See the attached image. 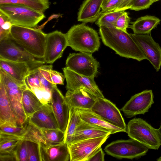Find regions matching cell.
<instances>
[{"label": "cell", "mask_w": 161, "mask_h": 161, "mask_svg": "<svg viewBox=\"0 0 161 161\" xmlns=\"http://www.w3.org/2000/svg\"><path fill=\"white\" fill-rule=\"evenodd\" d=\"M99 33L103 44L120 56L139 62L147 59L142 51L128 32L101 26Z\"/></svg>", "instance_id": "1"}, {"label": "cell", "mask_w": 161, "mask_h": 161, "mask_svg": "<svg viewBox=\"0 0 161 161\" xmlns=\"http://www.w3.org/2000/svg\"><path fill=\"white\" fill-rule=\"evenodd\" d=\"M47 34L35 28L13 25L10 31L12 39L29 53L39 59L43 58Z\"/></svg>", "instance_id": "2"}, {"label": "cell", "mask_w": 161, "mask_h": 161, "mask_svg": "<svg viewBox=\"0 0 161 161\" xmlns=\"http://www.w3.org/2000/svg\"><path fill=\"white\" fill-rule=\"evenodd\" d=\"M68 46L76 51L92 53L100 45L97 31L84 23L74 25L66 33Z\"/></svg>", "instance_id": "3"}, {"label": "cell", "mask_w": 161, "mask_h": 161, "mask_svg": "<svg viewBox=\"0 0 161 161\" xmlns=\"http://www.w3.org/2000/svg\"><path fill=\"white\" fill-rule=\"evenodd\" d=\"M0 12L6 16L13 25L35 28L46 16L26 6L16 4L0 5Z\"/></svg>", "instance_id": "4"}, {"label": "cell", "mask_w": 161, "mask_h": 161, "mask_svg": "<svg viewBox=\"0 0 161 161\" xmlns=\"http://www.w3.org/2000/svg\"><path fill=\"white\" fill-rule=\"evenodd\" d=\"M0 81L6 90L15 115L20 124H24L28 117L23 108L22 99L23 93L27 86L25 82L14 79L1 69Z\"/></svg>", "instance_id": "5"}, {"label": "cell", "mask_w": 161, "mask_h": 161, "mask_svg": "<svg viewBox=\"0 0 161 161\" xmlns=\"http://www.w3.org/2000/svg\"><path fill=\"white\" fill-rule=\"evenodd\" d=\"M128 136L148 149L157 150L161 145L156 129L141 118H134L127 125Z\"/></svg>", "instance_id": "6"}, {"label": "cell", "mask_w": 161, "mask_h": 161, "mask_svg": "<svg viewBox=\"0 0 161 161\" xmlns=\"http://www.w3.org/2000/svg\"><path fill=\"white\" fill-rule=\"evenodd\" d=\"M0 58L17 62H25L33 69L44 64L43 59H38L25 51L11 37L0 41Z\"/></svg>", "instance_id": "7"}, {"label": "cell", "mask_w": 161, "mask_h": 161, "mask_svg": "<svg viewBox=\"0 0 161 161\" xmlns=\"http://www.w3.org/2000/svg\"><path fill=\"white\" fill-rule=\"evenodd\" d=\"M104 150L108 154L113 157L132 159L146 155L148 148L137 141L130 138L113 141L107 145Z\"/></svg>", "instance_id": "8"}, {"label": "cell", "mask_w": 161, "mask_h": 161, "mask_svg": "<svg viewBox=\"0 0 161 161\" xmlns=\"http://www.w3.org/2000/svg\"><path fill=\"white\" fill-rule=\"evenodd\" d=\"M99 63L92 53L80 52L70 53L66 61V67L79 74L94 79L97 74Z\"/></svg>", "instance_id": "9"}, {"label": "cell", "mask_w": 161, "mask_h": 161, "mask_svg": "<svg viewBox=\"0 0 161 161\" xmlns=\"http://www.w3.org/2000/svg\"><path fill=\"white\" fill-rule=\"evenodd\" d=\"M109 136L87 139L67 144L70 161H87Z\"/></svg>", "instance_id": "10"}, {"label": "cell", "mask_w": 161, "mask_h": 161, "mask_svg": "<svg viewBox=\"0 0 161 161\" xmlns=\"http://www.w3.org/2000/svg\"><path fill=\"white\" fill-rule=\"evenodd\" d=\"M111 124L127 132V125L120 111L115 105L104 98H97L90 109Z\"/></svg>", "instance_id": "11"}, {"label": "cell", "mask_w": 161, "mask_h": 161, "mask_svg": "<svg viewBox=\"0 0 161 161\" xmlns=\"http://www.w3.org/2000/svg\"><path fill=\"white\" fill-rule=\"evenodd\" d=\"M66 81L67 90L82 89L97 98H104L94 79L78 74L65 67L62 69Z\"/></svg>", "instance_id": "12"}, {"label": "cell", "mask_w": 161, "mask_h": 161, "mask_svg": "<svg viewBox=\"0 0 161 161\" xmlns=\"http://www.w3.org/2000/svg\"><path fill=\"white\" fill-rule=\"evenodd\" d=\"M153 103L152 90H146L132 96L120 110L126 117L131 118L148 112Z\"/></svg>", "instance_id": "13"}, {"label": "cell", "mask_w": 161, "mask_h": 161, "mask_svg": "<svg viewBox=\"0 0 161 161\" xmlns=\"http://www.w3.org/2000/svg\"><path fill=\"white\" fill-rule=\"evenodd\" d=\"M67 46L66 33L56 30L47 34L43 60L46 63H53L62 57L64 51Z\"/></svg>", "instance_id": "14"}, {"label": "cell", "mask_w": 161, "mask_h": 161, "mask_svg": "<svg viewBox=\"0 0 161 161\" xmlns=\"http://www.w3.org/2000/svg\"><path fill=\"white\" fill-rule=\"evenodd\" d=\"M130 34L141 48L148 60L157 72L161 66V48L150 34Z\"/></svg>", "instance_id": "15"}, {"label": "cell", "mask_w": 161, "mask_h": 161, "mask_svg": "<svg viewBox=\"0 0 161 161\" xmlns=\"http://www.w3.org/2000/svg\"><path fill=\"white\" fill-rule=\"evenodd\" d=\"M51 93V106L59 129L65 133L69 119V107L56 85L53 84Z\"/></svg>", "instance_id": "16"}, {"label": "cell", "mask_w": 161, "mask_h": 161, "mask_svg": "<svg viewBox=\"0 0 161 161\" xmlns=\"http://www.w3.org/2000/svg\"><path fill=\"white\" fill-rule=\"evenodd\" d=\"M29 122L40 128H59L51 104H44L37 111L28 118Z\"/></svg>", "instance_id": "17"}, {"label": "cell", "mask_w": 161, "mask_h": 161, "mask_svg": "<svg viewBox=\"0 0 161 161\" xmlns=\"http://www.w3.org/2000/svg\"><path fill=\"white\" fill-rule=\"evenodd\" d=\"M69 107L91 109L97 97L82 89L67 90L65 96Z\"/></svg>", "instance_id": "18"}, {"label": "cell", "mask_w": 161, "mask_h": 161, "mask_svg": "<svg viewBox=\"0 0 161 161\" xmlns=\"http://www.w3.org/2000/svg\"><path fill=\"white\" fill-rule=\"evenodd\" d=\"M104 0H85L78 13L77 21L85 24L95 22L101 14Z\"/></svg>", "instance_id": "19"}, {"label": "cell", "mask_w": 161, "mask_h": 161, "mask_svg": "<svg viewBox=\"0 0 161 161\" xmlns=\"http://www.w3.org/2000/svg\"><path fill=\"white\" fill-rule=\"evenodd\" d=\"M22 126L13 110L6 90L0 81V125Z\"/></svg>", "instance_id": "20"}, {"label": "cell", "mask_w": 161, "mask_h": 161, "mask_svg": "<svg viewBox=\"0 0 161 161\" xmlns=\"http://www.w3.org/2000/svg\"><path fill=\"white\" fill-rule=\"evenodd\" d=\"M0 69L14 79L24 82L25 78L34 69L26 63L14 62L2 58H0Z\"/></svg>", "instance_id": "21"}, {"label": "cell", "mask_w": 161, "mask_h": 161, "mask_svg": "<svg viewBox=\"0 0 161 161\" xmlns=\"http://www.w3.org/2000/svg\"><path fill=\"white\" fill-rule=\"evenodd\" d=\"M40 161H69L70 157L68 144L66 142L47 148L39 145Z\"/></svg>", "instance_id": "22"}, {"label": "cell", "mask_w": 161, "mask_h": 161, "mask_svg": "<svg viewBox=\"0 0 161 161\" xmlns=\"http://www.w3.org/2000/svg\"><path fill=\"white\" fill-rule=\"evenodd\" d=\"M110 132L81 119L76 128L71 143L87 139L110 136Z\"/></svg>", "instance_id": "23"}, {"label": "cell", "mask_w": 161, "mask_h": 161, "mask_svg": "<svg viewBox=\"0 0 161 161\" xmlns=\"http://www.w3.org/2000/svg\"><path fill=\"white\" fill-rule=\"evenodd\" d=\"M78 109L82 120L110 132L111 134L120 132H125L123 129L111 124L90 109Z\"/></svg>", "instance_id": "24"}, {"label": "cell", "mask_w": 161, "mask_h": 161, "mask_svg": "<svg viewBox=\"0 0 161 161\" xmlns=\"http://www.w3.org/2000/svg\"><path fill=\"white\" fill-rule=\"evenodd\" d=\"M21 140L15 136L0 133V156L16 161L15 151Z\"/></svg>", "instance_id": "25"}, {"label": "cell", "mask_w": 161, "mask_h": 161, "mask_svg": "<svg viewBox=\"0 0 161 161\" xmlns=\"http://www.w3.org/2000/svg\"><path fill=\"white\" fill-rule=\"evenodd\" d=\"M160 21V19L155 16L146 15L138 18L135 21L130 22L131 25H129V27L135 34H150Z\"/></svg>", "instance_id": "26"}, {"label": "cell", "mask_w": 161, "mask_h": 161, "mask_svg": "<svg viewBox=\"0 0 161 161\" xmlns=\"http://www.w3.org/2000/svg\"><path fill=\"white\" fill-rule=\"evenodd\" d=\"M22 102L24 111L28 118L38 111L43 105L28 88L23 93Z\"/></svg>", "instance_id": "27"}, {"label": "cell", "mask_w": 161, "mask_h": 161, "mask_svg": "<svg viewBox=\"0 0 161 161\" xmlns=\"http://www.w3.org/2000/svg\"><path fill=\"white\" fill-rule=\"evenodd\" d=\"M23 139L37 143L42 147L48 148L46 140L41 129L30 123L28 118L26 120V132Z\"/></svg>", "instance_id": "28"}, {"label": "cell", "mask_w": 161, "mask_h": 161, "mask_svg": "<svg viewBox=\"0 0 161 161\" xmlns=\"http://www.w3.org/2000/svg\"><path fill=\"white\" fill-rule=\"evenodd\" d=\"M81 120L78 108L69 107L68 121L65 132V142L71 143L76 128Z\"/></svg>", "instance_id": "29"}, {"label": "cell", "mask_w": 161, "mask_h": 161, "mask_svg": "<svg viewBox=\"0 0 161 161\" xmlns=\"http://www.w3.org/2000/svg\"><path fill=\"white\" fill-rule=\"evenodd\" d=\"M5 4H20L43 13L50 5L49 0H0V5Z\"/></svg>", "instance_id": "30"}, {"label": "cell", "mask_w": 161, "mask_h": 161, "mask_svg": "<svg viewBox=\"0 0 161 161\" xmlns=\"http://www.w3.org/2000/svg\"><path fill=\"white\" fill-rule=\"evenodd\" d=\"M41 129L48 147L65 142V133L60 129Z\"/></svg>", "instance_id": "31"}, {"label": "cell", "mask_w": 161, "mask_h": 161, "mask_svg": "<svg viewBox=\"0 0 161 161\" xmlns=\"http://www.w3.org/2000/svg\"><path fill=\"white\" fill-rule=\"evenodd\" d=\"M124 11H114L102 13L95 22V24L99 27L104 26L115 28L117 19Z\"/></svg>", "instance_id": "32"}, {"label": "cell", "mask_w": 161, "mask_h": 161, "mask_svg": "<svg viewBox=\"0 0 161 161\" xmlns=\"http://www.w3.org/2000/svg\"><path fill=\"white\" fill-rule=\"evenodd\" d=\"M26 130V121L23 126H15L8 125H0V133L12 135L23 139Z\"/></svg>", "instance_id": "33"}, {"label": "cell", "mask_w": 161, "mask_h": 161, "mask_svg": "<svg viewBox=\"0 0 161 161\" xmlns=\"http://www.w3.org/2000/svg\"><path fill=\"white\" fill-rule=\"evenodd\" d=\"M13 25L8 17L0 12V41L10 36Z\"/></svg>", "instance_id": "34"}, {"label": "cell", "mask_w": 161, "mask_h": 161, "mask_svg": "<svg viewBox=\"0 0 161 161\" xmlns=\"http://www.w3.org/2000/svg\"><path fill=\"white\" fill-rule=\"evenodd\" d=\"M16 161H28V153L27 141L21 140L15 151Z\"/></svg>", "instance_id": "35"}, {"label": "cell", "mask_w": 161, "mask_h": 161, "mask_svg": "<svg viewBox=\"0 0 161 161\" xmlns=\"http://www.w3.org/2000/svg\"><path fill=\"white\" fill-rule=\"evenodd\" d=\"M28 88L33 92L43 104H51L52 98L51 92L43 88L35 87H30Z\"/></svg>", "instance_id": "36"}, {"label": "cell", "mask_w": 161, "mask_h": 161, "mask_svg": "<svg viewBox=\"0 0 161 161\" xmlns=\"http://www.w3.org/2000/svg\"><path fill=\"white\" fill-rule=\"evenodd\" d=\"M38 68L33 69L25 78V82L28 88H42L41 84Z\"/></svg>", "instance_id": "37"}, {"label": "cell", "mask_w": 161, "mask_h": 161, "mask_svg": "<svg viewBox=\"0 0 161 161\" xmlns=\"http://www.w3.org/2000/svg\"><path fill=\"white\" fill-rule=\"evenodd\" d=\"M130 18L128 13L124 11L117 19L115 24V28L127 32V29L129 27Z\"/></svg>", "instance_id": "38"}, {"label": "cell", "mask_w": 161, "mask_h": 161, "mask_svg": "<svg viewBox=\"0 0 161 161\" xmlns=\"http://www.w3.org/2000/svg\"><path fill=\"white\" fill-rule=\"evenodd\" d=\"M28 149V161H40L39 145L37 143L27 141Z\"/></svg>", "instance_id": "39"}, {"label": "cell", "mask_w": 161, "mask_h": 161, "mask_svg": "<svg viewBox=\"0 0 161 161\" xmlns=\"http://www.w3.org/2000/svg\"><path fill=\"white\" fill-rule=\"evenodd\" d=\"M152 4L151 0H132L128 9L138 11L149 8Z\"/></svg>", "instance_id": "40"}, {"label": "cell", "mask_w": 161, "mask_h": 161, "mask_svg": "<svg viewBox=\"0 0 161 161\" xmlns=\"http://www.w3.org/2000/svg\"><path fill=\"white\" fill-rule=\"evenodd\" d=\"M119 0H104L101 6V13L111 11H119Z\"/></svg>", "instance_id": "41"}, {"label": "cell", "mask_w": 161, "mask_h": 161, "mask_svg": "<svg viewBox=\"0 0 161 161\" xmlns=\"http://www.w3.org/2000/svg\"><path fill=\"white\" fill-rule=\"evenodd\" d=\"M50 76L52 83L54 85H64L65 77L64 75L56 70L52 69Z\"/></svg>", "instance_id": "42"}, {"label": "cell", "mask_w": 161, "mask_h": 161, "mask_svg": "<svg viewBox=\"0 0 161 161\" xmlns=\"http://www.w3.org/2000/svg\"><path fill=\"white\" fill-rule=\"evenodd\" d=\"M38 69L43 77L52 83L50 76V71L53 69L52 65L43 64L38 67Z\"/></svg>", "instance_id": "43"}, {"label": "cell", "mask_w": 161, "mask_h": 161, "mask_svg": "<svg viewBox=\"0 0 161 161\" xmlns=\"http://www.w3.org/2000/svg\"><path fill=\"white\" fill-rule=\"evenodd\" d=\"M39 75L41 84L42 88L51 92L53 84L45 78L39 71Z\"/></svg>", "instance_id": "44"}, {"label": "cell", "mask_w": 161, "mask_h": 161, "mask_svg": "<svg viewBox=\"0 0 161 161\" xmlns=\"http://www.w3.org/2000/svg\"><path fill=\"white\" fill-rule=\"evenodd\" d=\"M104 155L105 154L101 147L88 159L87 161H104Z\"/></svg>", "instance_id": "45"}, {"label": "cell", "mask_w": 161, "mask_h": 161, "mask_svg": "<svg viewBox=\"0 0 161 161\" xmlns=\"http://www.w3.org/2000/svg\"><path fill=\"white\" fill-rule=\"evenodd\" d=\"M132 0H119L120 1V4L119 11H125L128 9V6Z\"/></svg>", "instance_id": "46"}, {"label": "cell", "mask_w": 161, "mask_h": 161, "mask_svg": "<svg viewBox=\"0 0 161 161\" xmlns=\"http://www.w3.org/2000/svg\"><path fill=\"white\" fill-rule=\"evenodd\" d=\"M157 131L161 142V123L158 129H156Z\"/></svg>", "instance_id": "47"}, {"label": "cell", "mask_w": 161, "mask_h": 161, "mask_svg": "<svg viewBox=\"0 0 161 161\" xmlns=\"http://www.w3.org/2000/svg\"><path fill=\"white\" fill-rule=\"evenodd\" d=\"M160 0H151L152 3H153L155 2L158 1Z\"/></svg>", "instance_id": "48"}, {"label": "cell", "mask_w": 161, "mask_h": 161, "mask_svg": "<svg viewBox=\"0 0 161 161\" xmlns=\"http://www.w3.org/2000/svg\"><path fill=\"white\" fill-rule=\"evenodd\" d=\"M157 161H161V156L157 159Z\"/></svg>", "instance_id": "49"}]
</instances>
